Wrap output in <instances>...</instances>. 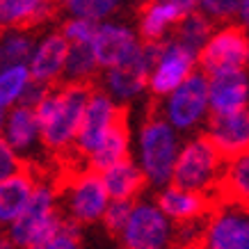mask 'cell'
I'll return each instance as SVG.
<instances>
[{"mask_svg": "<svg viewBox=\"0 0 249 249\" xmlns=\"http://www.w3.org/2000/svg\"><path fill=\"white\" fill-rule=\"evenodd\" d=\"M222 162H227V160L217 151L211 137H196L190 144H185L183 151L178 153L176 165H174L172 183L176 188L196 190V192L213 190L222 178L219 176Z\"/></svg>", "mask_w": 249, "mask_h": 249, "instance_id": "cell-1", "label": "cell"}, {"mask_svg": "<svg viewBox=\"0 0 249 249\" xmlns=\"http://www.w3.org/2000/svg\"><path fill=\"white\" fill-rule=\"evenodd\" d=\"M140 158L146 178L156 185L172 181L176 165V135L174 126L162 119H149L140 133Z\"/></svg>", "mask_w": 249, "mask_h": 249, "instance_id": "cell-2", "label": "cell"}, {"mask_svg": "<svg viewBox=\"0 0 249 249\" xmlns=\"http://www.w3.org/2000/svg\"><path fill=\"white\" fill-rule=\"evenodd\" d=\"M62 89V101L53 119L41 128V142L48 149H67L78 137L80 124H83L85 110L89 103L94 87L87 83H67Z\"/></svg>", "mask_w": 249, "mask_h": 249, "instance_id": "cell-3", "label": "cell"}, {"mask_svg": "<svg viewBox=\"0 0 249 249\" xmlns=\"http://www.w3.org/2000/svg\"><path fill=\"white\" fill-rule=\"evenodd\" d=\"M249 57V39L245 28L240 25H229L224 30L215 32L208 44L199 53V67L204 73L213 76L219 71H231L242 69Z\"/></svg>", "mask_w": 249, "mask_h": 249, "instance_id": "cell-4", "label": "cell"}, {"mask_svg": "<svg viewBox=\"0 0 249 249\" xmlns=\"http://www.w3.org/2000/svg\"><path fill=\"white\" fill-rule=\"evenodd\" d=\"M211 106V78L208 73H190L169 94L167 117L174 128H192L204 117L206 107Z\"/></svg>", "mask_w": 249, "mask_h": 249, "instance_id": "cell-5", "label": "cell"}, {"mask_svg": "<svg viewBox=\"0 0 249 249\" xmlns=\"http://www.w3.org/2000/svg\"><path fill=\"white\" fill-rule=\"evenodd\" d=\"M124 247L126 249H165L169 242V222L160 206L135 204L133 215L124 229Z\"/></svg>", "mask_w": 249, "mask_h": 249, "instance_id": "cell-6", "label": "cell"}, {"mask_svg": "<svg viewBox=\"0 0 249 249\" xmlns=\"http://www.w3.org/2000/svg\"><path fill=\"white\" fill-rule=\"evenodd\" d=\"M121 107H117L112 103V98L107 96L106 91L94 89L89 103H87V110H85L83 124H80V130H78L76 137V146L83 156H91L98 146L103 144L106 135L112 128L114 119L119 117Z\"/></svg>", "mask_w": 249, "mask_h": 249, "instance_id": "cell-7", "label": "cell"}, {"mask_svg": "<svg viewBox=\"0 0 249 249\" xmlns=\"http://www.w3.org/2000/svg\"><path fill=\"white\" fill-rule=\"evenodd\" d=\"M206 249H249V211L229 204L213 215L204 235Z\"/></svg>", "mask_w": 249, "mask_h": 249, "instance_id": "cell-8", "label": "cell"}, {"mask_svg": "<svg viewBox=\"0 0 249 249\" xmlns=\"http://www.w3.org/2000/svg\"><path fill=\"white\" fill-rule=\"evenodd\" d=\"M206 135L213 140L227 162L249 151V107L227 114L213 112Z\"/></svg>", "mask_w": 249, "mask_h": 249, "instance_id": "cell-9", "label": "cell"}, {"mask_svg": "<svg viewBox=\"0 0 249 249\" xmlns=\"http://www.w3.org/2000/svg\"><path fill=\"white\" fill-rule=\"evenodd\" d=\"M199 60L192 51H188L185 46H181L178 41H165V51H162V57H160L158 67L153 69L151 80H149V87L156 96H165V94H172L181 83H185V78L192 73V67L195 62Z\"/></svg>", "mask_w": 249, "mask_h": 249, "instance_id": "cell-10", "label": "cell"}, {"mask_svg": "<svg viewBox=\"0 0 249 249\" xmlns=\"http://www.w3.org/2000/svg\"><path fill=\"white\" fill-rule=\"evenodd\" d=\"M110 192H107L103 176L94 169H87L78 176L71 185V215L78 222H96L106 215Z\"/></svg>", "mask_w": 249, "mask_h": 249, "instance_id": "cell-11", "label": "cell"}, {"mask_svg": "<svg viewBox=\"0 0 249 249\" xmlns=\"http://www.w3.org/2000/svg\"><path fill=\"white\" fill-rule=\"evenodd\" d=\"M91 46H94V53H96L98 67L112 69L124 64V62L133 60L142 44L137 41L135 35L128 28L106 23V25H98Z\"/></svg>", "mask_w": 249, "mask_h": 249, "instance_id": "cell-12", "label": "cell"}, {"mask_svg": "<svg viewBox=\"0 0 249 249\" xmlns=\"http://www.w3.org/2000/svg\"><path fill=\"white\" fill-rule=\"evenodd\" d=\"M55 213L53 208V192L48 185H37L32 192L28 206L21 211V215L12 222L9 227V238L14 240L16 247L28 249L32 238L37 235V231L46 224V219Z\"/></svg>", "mask_w": 249, "mask_h": 249, "instance_id": "cell-13", "label": "cell"}, {"mask_svg": "<svg viewBox=\"0 0 249 249\" xmlns=\"http://www.w3.org/2000/svg\"><path fill=\"white\" fill-rule=\"evenodd\" d=\"M211 78V110L219 114L245 110L249 101V80L242 69L219 71Z\"/></svg>", "mask_w": 249, "mask_h": 249, "instance_id": "cell-14", "label": "cell"}, {"mask_svg": "<svg viewBox=\"0 0 249 249\" xmlns=\"http://www.w3.org/2000/svg\"><path fill=\"white\" fill-rule=\"evenodd\" d=\"M69 51H71V41L64 37V32L57 35H48L41 44L35 48L30 57V76L37 83H53L62 76L64 64H67Z\"/></svg>", "mask_w": 249, "mask_h": 249, "instance_id": "cell-15", "label": "cell"}, {"mask_svg": "<svg viewBox=\"0 0 249 249\" xmlns=\"http://www.w3.org/2000/svg\"><path fill=\"white\" fill-rule=\"evenodd\" d=\"M158 206L167 217L176 219V222H195V219L204 217L208 211L217 208V201H213V196L206 192L172 185L160 195Z\"/></svg>", "mask_w": 249, "mask_h": 249, "instance_id": "cell-16", "label": "cell"}, {"mask_svg": "<svg viewBox=\"0 0 249 249\" xmlns=\"http://www.w3.org/2000/svg\"><path fill=\"white\" fill-rule=\"evenodd\" d=\"M35 181H32V167L28 165L23 172L9 176L0 183V222L12 224L21 211L28 206L32 192H35Z\"/></svg>", "mask_w": 249, "mask_h": 249, "instance_id": "cell-17", "label": "cell"}, {"mask_svg": "<svg viewBox=\"0 0 249 249\" xmlns=\"http://www.w3.org/2000/svg\"><path fill=\"white\" fill-rule=\"evenodd\" d=\"M213 190H217L215 199H219V204L242 206L249 211V151L229 162L227 172Z\"/></svg>", "mask_w": 249, "mask_h": 249, "instance_id": "cell-18", "label": "cell"}, {"mask_svg": "<svg viewBox=\"0 0 249 249\" xmlns=\"http://www.w3.org/2000/svg\"><path fill=\"white\" fill-rule=\"evenodd\" d=\"M124 158H128V126H126V110L121 107L119 117L114 119L112 128L106 135L103 144L89 156V167L87 169L103 174L107 167L117 165Z\"/></svg>", "mask_w": 249, "mask_h": 249, "instance_id": "cell-19", "label": "cell"}, {"mask_svg": "<svg viewBox=\"0 0 249 249\" xmlns=\"http://www.w3.org/2000/svg\"><path fill=\"white\" fill-rule=\"evenodd\" d=\"M185 12L167 0H149L142 5V18H140V35L144 41H162L165 32L181 21Z\"/></svg>", "mask_w": 249, "mask_h": 249, "instance_id": "cell-20", "label": "cell"}, {"mask_svg": "<svg viewBox=\"0 0 249 249\" xmlns=\"http://www.w3.org/2000/svg\"><path fill=\"white\" fill-rule=\"evenodd\" d=\"M7 28L30 30L32 25L48 21L57 9V0H0Z\"/></svg>", "mask_w": 249, "mask_h": 249, "instance_id": "cell-21", "label": "cell"}, {"mask_svg": "<svg viewBox=\"0 0 249 249\" xmlns=\"http://www.w3.org/2000/svg\"><path fill=\"white\" fill-rule=\"evenodd\" d=\"M37 137H41V126L35 107L18 103L5 119V140L16 151H30Z\"/></svg>", "mask_w": 249, "mask_h": 249, "instance_id": "cell-22", "label": "cell"}, {"mask_svg": "<svg viewBox=\"0 0 249 249\" xmlns=\"http://www.w3.org/2000/svg\"><path fill=\"white\" fill-rule=\"evenodd\" d=\"M101 176L110 192V199H135L144 188V178H146L144 169H137V165L130 158H124L117 165L107 167Z\"/></svg>", "mask_w": 249, "mask_h": 249, "instance_id": "cell-23", "label": "cell"}, {"mask_svg": "<svg viewBox=\"0 0 249 249\" xmlns=\"http://www.w3.org/2000/svg\"><path fill=\"white\" fill-rule=\"evenodd\" d=\"M35 53L32 39L18 28H0V71L18 64H30Z\"/></svg>", "mask_w": 249, "mask_h": 249, "instance_id": "cell-24", "label": "cell"}, {"mask_svg": "<svg viewBox=\"0 0 249 249\" xmlns=\"http://www.w3.org/2000/svg\"><path fill=\"white\" fill-rule=\"evenodd\" d=\"M211 32H213V25L206 18V14H201V12H188L181 21L176 23L174 41H178L181 46H185L188 51H192L199 57L201 48L211 39Z\"/></svg>", "mask_w": 249, "mask_h": 249, "instance_id": "cell-25", "label": "cell"}, {"mask_svg": "<svg viewBox=\"0 0 249 249\" xmlns=\"http://www.w3.org/2000/svg\"><path fill=\"white\" fill-rule=\"evenodd\" d=\"M98 67L96 53L91 44H71L67 64H64V83H87V78L94 76Z\"/></svg>", "mask_w": 249, "mask_h": 249, "instance_id": "cell-26", "label": "cell"}, {"mask_svg": "<svg viewBox=\"0 0 249 249\" xmlns=\"http://www.w3.org/2000/svg\"><path fill=\"white\" fill-rule=\"evenodd\" d=\"M30 80L32 76L28 64H18V67L0 71V107H12L14 103H18Z\"/></svg>", "mask_w": 249, "mask_h": 249, "instance_id": "cell-27", "label": "cell"}, {"mask_svg": "<svg viewBox=\"0 0 249 249\" xmlns=\"http://www.w3.org/2000/svg\"><path fill=\"white\" fill-rule=\"evenodd\" d=\"M133 208H135V201L133 199H112L106 208V215H103V222L110 233H124V229L128 224V217L133 215Z\"/></svg>", "mask_w": 249, "mask_h": 249, "instance_id": "cell-28", "label": "cell"}, {"mask_svg": "<svg viewBox=\"0 0 249 249\" xmlns=\"http://www.w3.org/2000/svg\"><path fill=\"white\" fill-rule=\"evenodd\" d=\"M96 30H98L96 21H91V18H83V16L71 18V21L64 23V28H62L64 37H67L71 44H91Z\"/></svg>", "mask_w": 249, "mask_h": 249, "instance_id": "cell-29", "label": "cell"}, {"mask_svg": "<svg viewBox=\"0 0 249 249\" xmlns=\"http://www.w3.org/2000/svg\"><path fill=\"white\" fill-rule=\"evenodd\" d=\"M25 167L28 165H23V160L16 156L14 146L5 137H0V183L9 178V176H14V174L23 172Z\"/></svg>", "mask_w": 249, "mask_h": 249, "instance_id": "cell-30", "label": "cell"}, {"mask_svg": "<svg viewBox=\"0 0 249 249\" xmlns=\"http://www.w3.org/2000/svg\"><path fill=\"white\" fill-rule=\"evenodd\" d=\"M44 249H83L80 247V231H78V219L64 222L60 233L48 242Z\"/></svg>", "mask_w": 249, "mask_h": 249, "instance_id": "cell-31", "label": "cell"}, {"mask_svg": "<svg viewBox=\"0 0 249 249\" xmlns=\"http://www.w3.org/2000/svg\"><path fill=\"white\" fill-rule=\"evenodd\" d=\"M201 7H204V12L208 16L224 21V18L240 14L242 0H201Z\"/></svg>", "mask_w": 249, "mask_h": 249, "instance_id": "cell-32", "label": "cell"}, {"mask_svg": "<svg viewBox=\"0 0 249 249\" xmlns=\"http://www.w3.org/2000/svg\"><path fill=\"white\" fill-rule=\"evenodd\" d=\"M121 0H89V18L101 21L107 14H112L114 9L119 7Z\"/></svg>", "mask_w": 249, "mask_h": 249, "instance_id": "cell-33", "label": "cell"}, {"mask_svg": "<svg viewBox=\"0 0 249 249\" xmlns=\"http://www.w3.org/2000/svg\"><path fill=\"white\" fill-rule=\"evenodd\" d=\"M167 2H174V5L181 9V12H185V14H188V12H195V7L201 2V0H167Z\"/></svg>", "mask_w": 249, "mask_h": 249, "instance_id": "cell-34", "label": "cell"}, {"mask_svg": "<svg viewBox=\"0 0 249 249\" xmlns=\"http://www.w3.org/2000/svg\"><path fill=\"white\" fill-rule=\"evenodd\" d=\"M240 21L242 25L249 30V0H242V7H240Z\"/></svg>", "mask_w": 249, "mask_h": 249, "instance_id": "cell-35", "label": "cell"}, {"mask_svg": "<svg viewBox=\"0 0 249 249\" xmlns=\"http://www.w3.org/2000/svg\"><path fill=\"white\" fill-rule=\"evenodd\" d=\"M0 249H16L12 238H0Z\"/></svg>", "mask_w": 249, "mask_h": 249, "instance_id": "cell-36", "label": "cell"}, {"mask_svg": "<svg viewBox=\"0 0 249 249\" xmlns=\"http://www.w3.org/2000/svg\"><path fill=\"white\" fill-rule=\"evenodd\" d=\"M5 130V107H0V133Z\"/></svg>", "mask_w": 249, "mask_h": 249, "instance_id": "cell-37", "label": "cell"}, {"mask_svg": "<svg viewBox=\"0 0 249 249\" xmlns=\"http://www.w3.org/2000/svg\"><path fill=\"white\" fill-rule=\"evenodd\" d=\"M137 2H140V5H144V2H149V0H137Z\"/></svg>", "mask_w": 249, "mask_h": 249, "instance_id": "cell-38", "label": "cell"}, {"mask_svg": "<svg viewBox=\"0 0 249 249\" xmlns=\"http://www.w3.org/2000/svg\"><path fill=\"white\" fill-rule=\"evenodd\" d=\"M247 67H249V57H247Z\"/></svg>", "mask_w": 249, "mask_h": 249, "instance_id": "cell-39", "label": "cell"}]
</instances>
